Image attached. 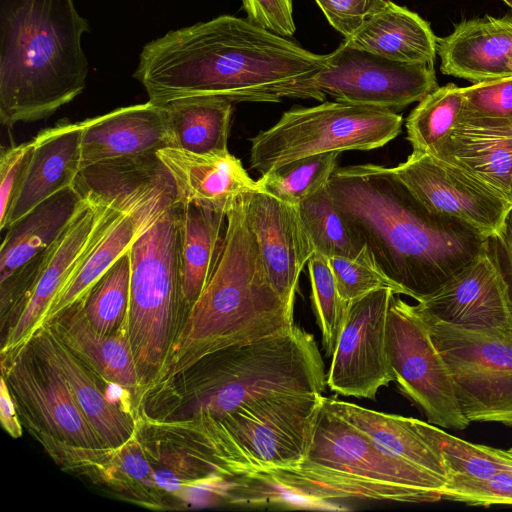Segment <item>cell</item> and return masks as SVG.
I'll use <instances>...</instances> for the list:
<instances>
[{"label":"cell","instance_id":"obj_1","mask_svg":"<svg viewBox=\"0 0 512 512\" xmlns=\"http://www.w3.org/2000/svg\"><path fill=\"white\" fill-rule=\"evenodd\" d=\"M325 58L247 18L221 15L147 43L134 77L159 105L188 97L317 100L311 82Z\"/></svg>","mask_w":512,"mask_h":512},{"label":"cell","instance_id":"obj_2","mask_svg":"<svg viewBox=\"0 0 512 512\" xmlns=\"http://www.w3.org/2000/svg\"><path fill=\"white\" fill-rule=\"evenodd\" d=\"M337 208L386 276L417 302L474 261L491 238L426 207L392 168H337L328 182Z\"/></svg>","mask_w":512,"mask_h":512},{"label":"cell","instance_id":"obj_3","mask_svg":"<svg viewBox=\"0 0 512 512\" xmlns=\"http://www.w3.org/2000/svg\"><path fill=\"white\" fill-rule=\"evenodd\" d=\"M325 364L312 334H281L213 352L147 391L135 416L161 422L219 421L241 406L283 394L326 390Z\"/></svg>","mask_w":512,"mask_h":512},{"label":"cell","instance_id":"obj_4","mask_svg":"<svg viewBox=\"0 0 512 512\" xmlns=\"http://www.w3.org/2000/svg\"><path fill=\"white\" fill-rule=\"evenodd\" d=\"M294 325V312L270 281L241 197L226 215L212 274L184 317L157 385L213 352L281 334Z\"/></svg>","mask_w":512,"mask_h":512},{"label":"cell","instance_id":"obj_5","mask_svg":"<svg viewBox=\"0 0 512 512\" xmlns=\"http://www.w3.org/2000/svg\"><path fill=\"white\" fill-rule=\"evenodd\" d=\"M89 24L74 0H0V120L49 117L82 93Z\"/></svg>","mask_w":512,"mask_h":512},{"label":"cell","instance_id":"obj_6","mask_svg":"<svg viewBox=\"0 0 512 512\" xmlns=\"http://www.w3.org/2000/svg\"><path fill=\"white\" fill-rule=\"evenodd\" d=\"M254 475V474H253ZM305 509L345 510L339 499L426 503L442 500L447 480L379 447L324 401L300 463L257 473Z\"/></svg>","mask_w":512,"mask_h":512},{"label":"cell","instance_id":"obj_7","mask_svg":"<svg viewBox=\"0 0 512 512\" xmlns=\"http://www.w3.org/2000/svg\"><path fill=\"white\" fill-rule=\"evenodd\" d=\"M178 208L176 203L153 217L129 248L127 332L140 398L161 380L186 315L178 252Z\"/></svg>","mask_w":512,"mask_h":512},{"label":"cell","instance_id":"obj_8","mask_svg":"<svg viewBox=\"0 0 512 512\" xmlns=\"http://www.w3.org/2000/svg\"><path fill=\"white\" fill-rule=\"evenodd\" d=\"M324 394H283L241 406L219 421L191 424L231 476L253 475L304 460Z\"/></svg>","mask_w":512,"mask_h":512},{"label":"cell","instance_id":"obj_9","mask_svg":"<svg viewBox=\"0 0 512 512\" xmlns=\"http://www.w3.org/2000/svg\"><path fill=\"white\" fill-rule=\"evenodd\" d=\"M395 111L343 101L285 111L251 139L250 166L262 175L312 155L380 148L401 132Z\"/></svg>","mask_w":512,"mask_h":512},{"label":"cell","instance_id":"obj_10","mask_svg":"<svg viewBox=\"0 0 512 512\" xmlns=\"http://www.w3.org/2000/svg\"><path fill=\"white\" fill-rule=\"evenodd\" d=\"M422 317L449 366L464 416L512 426V331L466 329Z\"/></svg>","mask_w":512,"mask_h":512},{"label":"cell","instance_id":"obj_11","mask_svg":"<svg viewBox=\"0 0 512 512\" xmlns=\"http://www.w3.org/2000/svg\"><path fill=\"white\" fill-rule=\"evenodd\" d=\"M394 294L386 325L388 359L400 391L428 423L452 430L469 425L456 395L449 366L415 305Z\"/></svg>","mask_w":512,"mask_h":512},{"label":"cell","instance_id":"obj_12","mask_svg":"<svg viewBox=\"0 0 512 512\" xmlns=\"http://www.w3.org/2000/svg\"><path fill=\"white\" fill-rule=\"evenodd\" d=\"M317 101H337L399 110L419 102L437 85L433 65L393 61L342 43L327 54L324 68L312 79Z\"/></svg>","mask_w":512,"mask_h":512},{"label":"cell","instance_id":"obj_13","mask_svg":"<svg viewBox=\"0 0 512 512\" xmlns=\"http://www.w3.org/2000/svg\"><path fill=\"white\" fill-rule=\"evenodd\" d=\"M1 376L26 428L39 429L74 446L103 447L65 378L30 342L1 353Z\"/></svg>","mask_w":512,"mask_h":512},{"label":"cell","instance_id":"obj_14","mask_svg":"<svg viewBox=\"0 0 512 512\" xmlns=\"http://www.w3.org/2000/svg\"><path fill=\"white\" fill-rule=\"evenodd\" d=\"M394 294L380 288L349 303L326 375L327 386L337 395L375 400L378 390L394 381L386 344Z\"/></svg>","mask_w":512,"mask_h":512},{"label":"cell","instance_id":"obj_15","mask_svg":"<svg viewBox=\"0 0 512 512\" xmlns=\"http://www.w3.org/2000/svg\"><path fill=\"white\" fill-rule=\"evenodd\" d=\"M84 198L85 203L70 225L48 249L29 297L10 323L1 353L17 349L32 338L82 258L124 213L100 200Z\"/></svg>","mask_w":512,"mask_h":512},{"label":"cell","instance_id":"obj_16","mask_svg":"<svg viewBox=\"0 0 512 512\" xmlns=\"http://www.w3.org/2000/svg\"><path fill=\"white\" fill-rule=\"evenodd\" d=\"M392 170L426 207L460 219L490 238L512 207L465 171L426 152L413 151Z\"/></svg>","mask_w":512,"mask_h":512},{"label":"cell","instance_id":"obj_17","mask_svg":"<svg viewBox=\"0 0 512 512\" xmlns=\"http://www.w3.org/2000/svg\"><path fill=\"white\" fill-rule=\"evenodd\" d=\"M415 307L426 318L461 328L512 331V297L492 238L474 261Z\"/></svg>","mask_w":512,"mask_h":512},{"label":"cell","instance_id":"obj_18","mask_svg":"<svg viewBox=\"0 0 512 512\" xmlns=\"http://www.w3.org/2000/svg\"><path fill=\"white\" fill-rule=\"evenodd\" d=\"M29 433L63 470L88 478L126 501L151 509H170L152 466L135 434L115 448H85L54 439L29 427Z\"/></svg>","mask_w":512,"mask_h":512},{"label":"cell","instance_id":"obj_19","mask_svg":"<svg viewBox=\"0 0 512 512\" xmlns=\"http://www.w3.org/2000/svg\"><path fill=\"white\" fill-rule=\"evenodd\" d=\"M243 200L270 281L294 312L300 274L315 252L298 207L260 189L244 195Z\"/></svg>","mask_w":512,"mask_h":512},{"label":"cell","instance_id":"obj_20","mask_svg":"<svg viewBox=\"0 0 512 512\" xmlns=\"http://www.w3.org/2000/svg\"><path fill=\"white\" fill-rule=\"evenodd\" d=\"M135 418L136 435L152 466L155 481L176 504L187 488L213 485L231 478L189 423Z\"/></svg>","mask_w":512,"mask_h":512},{"label":"cell","instance_id":"obj_21","mask_svg":"<svg viewBox=\"0 0 512 512\" xmlns=\"http://www.w3.org/2000/svg\"><path fill=\"white\" fill-rule=\"evenodd\" d=\"M73 186L82 197L95 198L135 216L178 202L173 179L156 153L83 167Z\"/></svg>","mask_w":512,"mask_h":512},{"label":"cell","instance_id":"obj_22","mask_svg":"<svg viewBox=\"0 0 512 512\" xmlns=\"http://www.w3.org/2000/svg\"><path fill=\"white\" fill-rule=\"evenodd\" d=\"M81 168L171 147L165 109L151 101L82 121Z\"/></svg>","mask_w":512,"mask_h":512},{"label":"cell","instance_id":"obj_23","mask_svg":"<svg viewBox=\"0 0 512 512\" xmlns=\"http://www.w3.org/2000/svg\"><path fill=\"white\" fill-rule=\"evenodd\" d=\"M156 155L173 179L178 203H195L227 215L241 197L259 189L229 151L196 154L167 147Z\"/></svg>","mask_w":512,"mask_h":512},{"label":"cell","instance_id":"obj_24","mask_svg":"<svg viewBox=\"0 0 512 512\" xmlns=\"http://www.w3.org/2000/svg\"><path fill=\"white\" fill-rule=\"evenodd\" d=\"M28 342L65 378L103 447H118L135 434L134 412L109 399L97 375L67 348L47 323Z\"/></svg>","mask_w":512,"mask_h":512},{"label":"cell","instance_id":"obj_25","mask_svg":"<svg viewBox=\"0 0 512 512\" xmlns=\"http://www.w3.org/2000/svg\"><path fill=\"white\" fill-rule=\"evenodd\" d=\"M46 323L102 382L126 392L135 414L140 387L127 328L113 335L96 331L85 314L83 297Z\"/></svg>","mask_w":512,"mask_h":512},{"label":"cell","instance_id":"obj_26","mask_svg":"<svg viewBox=\"0 0 512 512\" xmlns=\"http://www.w3.org/2000/svg\"><path fill=\"white\" fill-rule=\"evenodd\" d=\"M511 52L512 16L465 20L437 38L441 72L473 83L507 77Z\"/></svg>","mask_w":512,"mask_h":512},{"label":"cell","instance_id":"obj_27","mask_svg":"<svg viewBox=\"0 0 512 512\" xmlns=\"http://www.w3.org/2000/svg\"><path fill=\"white\" fill-rule=\"evenodd\" d=\"M82 129V122L62 121L33 138L32 156L6 228L47 198L73 186L81 170Z\"/></svg>","mask_w":512,"mask_h":512},{"label":"cell","instance_id":"obj_28","mask_svg":"<svg viewBox=\"0 0 512 512\" xmlns=\"http://www.w3.org/2000/svg\"><path fill=\"white\" fill-rule=\"evenodd\" d=\"M428 153L465 171L512 205V122L496 126L458 123Z\"/></svg>","mask_w":512,"mask_h":512},{"label":"cell","instance_id":"obj_29","mask_svg":"<svg viewBox=\"0 0 512 512\" xmlns=\"http://www.w3.org/2000/svg\"><path fill=\"white\" fill-rule=\"evenodd\" d=\"M347 46L410 64H434L437 37L417 13L388 1L351 36Z\"/></svg>","mask_w":512,"mask_h":512},{"label":"cell","instance_id":"obj_30","mask_svg":"<svg viewBox=\"0 0 512 512\" xmlns=\"http://www.w3.org/2000/svg\"><path fill=\"white\" fill-rule=\"evenodd\" d=\"M324 401L386 452L447 480L441 453L424 434L421 420L375 411L336 397L324 396Z\"/></svg>","mask_w":512,"mask_h":512},{"label":"cell","instance_id":"obj_31","mask_svg":"<svg viewBox=\"0 0 512 512\" xmlns=\"http://www.w3.org/2000/svg\"><path fill=\"white\" fill-rule=\"evenodd\" d=\"M85 200L74 186H70L9 225L0 248V280L50 248L70 225Z\"/></svg>","mask_w":512,"mask_h":512},{"label":"cell","instance_id":"obj_32","mask_svg":"<svg viewBox=\"0 0 512 512\" xmlns=\"http://www.w3.org/2000/svg\"><path fill=\"white\" fill-rule=\"evenodd\" d=\"M225 222L223 212L195 203H179L178 252L186 313L212 274L222 245Z\"/></svg>","mask_w":512,"mask_h":512},{"label":"cell","instance_id":"obj_33","mask_svg":"<svg viewBox=\"0 0 512 512\" xmlns=\"http://www.w3.org/2000/svg\"><path fill=\"white\" fill-rule=\"evenodd\" d=\"M231 103L218 97H188L162 104L171 147L196 154L229 151Z\"/></svg>","mask_w":512,"mask_h":512},{"label":"cell","instance_id":"obj_34","mask_svg":"<svg viewBox=\"0 0 512 512\" xmlns=\"http://www.w3.org/2000/svg\"><path fill=\"white\" fill-rule=\"evenodd\" d=\"M171 206H159L140 216L127 212L122 213L110 229L82 258L56 296L44 323L81 299L113 263L129 250L139 232L149 221Z\"/></svg>","mask_w":512,"mask_h":512},{"label":"cell","instance_id":"obj_35","mask_svg":"<svg viewBox=\"0 0 512 512\" xmlns=\"http://www.w3.org/2000/svg\"><path fill=\"white\" fill-rule=\"evenodd\" d=\"M297 207L316 252L354 258L365 248L334 203L328 184Z\"/></svg>","mask_w":512,"mask_h":512},{"label":"cell","instance_id":"obj_36","mask_svg":"<svg viewBox=\"0 0 512 512\" xmlns=\"http://www.w3.org/2000/svg\"><path fill=\"white\" fill-rule=\"evenodd\" d=\"M462 87L448 83L427 94L406 119L407 140L415 152H430L459 122Z\"/></svg>","mask_w":512,"mask_h":512},{"label":"cell","instance_id":"obj_37","mask_svg":"<svg viewBox=\"0 0 512 512\" xmlns=\"http://www.w3.org/2000/svg\"><path fill=\"white\" fill-rule=\"evenodd\" d=\"M130 280L131 260L128 250L83 296L88 321L99 333L113 335L127 328Z\"/></svg>","mask_w":512,"mask_h":512},{"label":"cell","instance_id":"obj_38","mask_svg":"<svg viewBox=\"0 0 512 512\" xmlns=\"http://www.w3.org/2000/svg\"><path fill=\"white\" fill-rule=\"evenodd\" d=\"M422 430L441 453L447 479H484L499 471L512 470V448L503 450L470 443L424 421Z\"/></svg>","mask_w":512,"mask_h":512},{"label":"cell","instance_id":"obj_39","mask_svg":"<svg viewBox=\"0 0 512 512\" xmlns=\"http://www.w3.org/2000/svg\"><path fill=\"white\" fill-rule=\"evenodd\" d=\"M339 154L312 155L288 163L263 174L257 180L259 189L297 206L328 184L337 169Z\"/></svg>","mask_w":512,"mask_h":512},{"label":"cell","instance_id":"obj_40","mask_svg":"<svg viewBox=\"0 0 512 512\" xmlns=\"http://www.w3.org/2000/svg\"><path fill=\"white\" fill-rule=\"evenodd\" d=\"M311 299L325 355L331 357L342 331L349 303L338 289L329 257L314 252L308 263Z\"/></svg>","mask_w":512,"mask_h":512},{"label":"cell","instance_id":"obj_41","mask_svg":"<svg viewBox=\"0 0 512 512\" xmlns=\"http://www.w3.org/2000/svg\"><path fill=\"white\" fill-rule=\"evenodd\" d=\"M462 90L458 123L496 126L512 122V76L473 83Z\"/></svg>","mask_w":512,"mask_h":512},{"label":"cell","instance_id":"obj_42","mask_svg":"<svg viewBox=\"0 0 512 512\" xmlns=\"http://www.w3.org/2000/svg\"><path fill=\"white\" fill-rule=\"evenodd\" d=\"M329 259L339 292L348 303L380 288L402 294L401 289L379 268L366 247L354 258L333 256Z\"/></svg>","mask_w":512,"mask_h":512},{"label":"cell","instance_id":"obj_43","mask_svg":"<svg viewBox=\"0 0 512 512\" xmlns=\"http://www.w3.org/2000/svg\"><path fill=\"white\" fill-rule=\"evenodd\" d=\"M442 500L469 505H512V470H503L484 479L449 477Z\"/></svg>","mask_w":512,"mask_h":512},{"label":"cell","instance_id":"obj_44","mask_svg":"<svg viewBox=\"0 0 512 512\" xmlns=\"http://www.w3.org/2000/svg\"><path fill=\"white\" fill-rule=\"evenodd\" d=\"M34 148L33 139L2 149L0 156V228L4 230L8 216L25 176Z\"/></svg>","mask_w":512,"mask_h":512},{"label":"cell","instance_id":"obj_45","mask_svg":"<svg viewBox=\"0 0 512 512\" xmlns=\"http://www.w3.org/2000/svg\"><path fill=\"white\" fill-rule=\"evenodd\" d=\"M390 0H315L329 24L344 38L351 36Z\"/></svg>","mask_w":512,"mask_h":512},{"label":"cell","instance_id":"obj_46","mask_svg":"<svg viewBox=\"0 0 512 512\" xmlns=\"http://www.w3.org/2000/svg\"><path fill=\"white\" fill-rule=\"evenodd\" d=\"M247 19L281 36L296 31L293 0H242Z\"/></svg>","mask_w":512,"mask_h":512},{"label":"cell","instance_id":"obj_47","mask_svg":"<svg viewBox=\"0 0 512 512\" xmlns=\"http://www.w3.org/2000/svg\"><path fill=\"white\" fill-rule=\"evenodd\" d=\"M0 421L3 429L12 438L17 439L22 436V423L16 403L2 376L0 380Z\"/></svg>","mask_w":512,"mask_h":512},{"label":"cell","instance_id":"obj_48","mask_svg":"<svg viewBox=\"0 0 512 512\" xmlns=\"http://www.w3.org/2000/svg\"><path fill=\"white\" fill-rule=\"evenodd\" d=\"M496 250L502 254L506 261V271L503 270L509 284L512 297V207L508 211L502 225L492 237Z\"/></svg>","mask_w":512,"mask_h":512},{"label":"cell","instance_id":"obj_49","mask_svg":"<svg viewBox=\"0 0 512 512\" xmlns=\"http://www.w3.org/2000/svg\"><path fill=\"white\" fill-rule=\"evenodd\" d=\"M512 76V52L507 61V77Z\"/></svg>","mask_w":512,"mask_h":512},{"label":"cell","instance_id":"obj_50","mask_svg":"<svg viewBox=\"0 0 512 512\" xmlns=\"http://www.w3.org/2000/svg\"><path fill=\"white\" fill-rule=\"evenodd\" d=\"M504 1L510 8H512V0H502Z\"/></svg>","mask_w":512,"mask_h":512}]
</instances>
